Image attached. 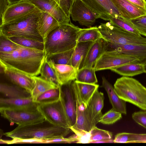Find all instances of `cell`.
<instances>
[{"label":"cell","instance_id":"6da1fadb","mask_svg":"<svg viewBox=\"0 0 146 146\" xmlns=\"http://www.w3.org/2000/svg\"><path fill=\"white\" fill-rule=\"evenodd\" d=\"M46 57L44 51L22 46L11 52L0 53V62L32 76H37Z\"/></svg>","mask_w":146,"mask_h":146},{"label":"cell","instance_id":"7a4b0ae2","mask_svg":"<svg viewBox=\"0 0 146 146\" xmlns=\"http://www.w3.org/2000/svg\"><path fill=\"white\" fill-rule=\"evenodd\" d=\"M82 29L70 22L60 25L51 31L44 41L46 56L74 48Z\"/></svg>","mask_w":146,"mask_h":146},{"label":"cell","instance_id":"3957f363","mask_svg":"<svg viewBox=\"0 0 146 146\" xmlns=\"http://www.w3.org/2000/svg\"><path fill=\"white\" fill-rule=\"evenodd\" d=\"M71 131L70 128L54 125L44 119L37 123L18 125L12 131L4 133V135L12 138L50 139L65 137Z\"/></svg>","mask_w":146,"mask_h":146},{"label":"cell","instance_id":"277c9868","mask_svg":"<svg viewBox=\"0 0 146 146\" xmlns=\"http://www.w3.org/2000/svg\"><path fill=\"white\" fill-rule=\"evenodd\" d=\"M114 88L120 98L146 110V88L138 81L123 76L117 80Z\"/></svg>","mask_w":146,"mask_h":146},{"label":"cell","instance_id":"5b68a950","mask_svg":"<svg viewBox=\"0 0 146 146\" xmlns=\"http://www.w3.org/2000/svg\"><path fill=\"white\" fill-rule=\"evenodd\" d=\"M39 13L17 22L0 26V32L8 37H23L44 42V40L37 29V20Z\"/></svg>","mask_w":146,"mask_h":146},{"label":"cell","instance_id":"8992f818","mask_svg":"<svg viewBox=\"0 0 146 146\" xmlns=\"http://www.w3.org/2000/svg\"><path fill=\"white\" fill-rule=\"evenodd\" d=\"M98 28L106 41L120 44L146 45V38L116 27L110 22L101 23Z\"/></svg>","mask_w":146,"mask_h":146},{"label":"cell","instance_id":"52a82bcc","mask_svg":"<svg viewBox=\"0 0 146 146\" xmlns=\"http://www.w3.org/2000/svg\"><path fill=\"white\" fill-rule=\"evenodd\" d=\"M41 11L28 0L8 5L0 18V26L17 22Z\"/></svg>","mask_w":146,"mask_h":146},{"label":"cell","instance_id":"ba28073f","mask_svg":"<svg viewBox=\"0 0 146 146\" xmlns=\"http://www.w3.org/2000/svg\"><path fill=\"white\" fill-rule=\"evenodd\" d=\"M38 111L44 119L51 123L66 128L71 127L66 114L60 98L48 103L38 104Z\"/></svg>","mask_w":146,"mask_h":146},{"label":"cell","instance_id":"9c48e42d","mask_svg":"<svg viewBox=\"0 0 146 146\" xmlns=\"http://www.w3.org/2000/svg\"><path fill=\"white\" fill-rule=\"evenodd\" d=\"M1 116L18 125L38 123L44 118L38 111L29 109L0 108Z\"/></svg>","mask_w":146,"mask_h":146},{"label":"cell","instance_id":"30bf717a","mask_svg":"<svg viewBox=\"0 0 146 146\" xmlns=\"http://www.w3.org/2000/svg\"><path fill=\"white\" fill-rule=\"evenodd\" d=\"M75 83V80H73L60 86V99L71 127L76 120Z\"/></svg>","mask_w":146,"mask_h":146},{"label":"cell","instance_id":"8fae6325","mask_svg":"<svg viewBox=\"0 0 146 146\" xmlns=\"http://www.w3.org/2000/svg\"><path fill=\"white\" fill-rule=\"evenodd\" d=\"M133 62L140 63L139 60L135 57L113 52L105 51L97 60L94 67L96 71L110 70L125 64Z\"/></svg>","mask_w":146,"mask_h":146},{"label":"cell","instance_id":"7c38bea8","mask_svg":"<svg viewBox=\"0 0 146 146\" xmlns=\"http://www.w3.org/2000/svg\"><path fill=\"white\" fill-rule=\"evenodd\" d=\"M72 20L78 22L82 25L90 28L100 18L81 0H75L72 5L70 13Z\"/></svg>","mask_w":146,"mask_h":146},{"label":"cell","instance_id":"4fadbf2b","mask_svg":"<svg viewBox=\"0 0 146 146\" xmlns=\"http://www.w3.org/2000/svg\"><path fill=\"white\" fill-rule=\"evenodd\" d=\"M0 62L1 73H3L6 78L11 83L25 89L31 94L35 86L32 76L7 67Z\"/></svg>","mask_w":146,"mask_h":146},{"label":"cell","instance_id":"5bb4252c","mask_svg":"<svg viewBox=\"0 0 146 146\" xmlns=\"http://www.w3.org/2000/svg\"><path fill=\"white\" fill-rule=\"evenodd\" d=\"M81 0L98 15L100 18L104 20L110 21L111 17H124L111 0Z\"/></svg>","mask_w":146,"mask_h":146},{"label":"cell","instance_id":"9a60e30c","mask_svg":"<svg viewBox=\"0 0 146 146\" xmlns=\"http://www.w3.org/2000/svg\"><path fill=\"white\" fill-rule=\"evenodd\" d=\"M106 51L113 52L135 57L140 63H146V45L120 44L106 41Z\"/></svg>","mask_w":146,"mask_h":146},{"label":"cell","instance_id":"2e32d148","mask_svg":"<svg viewBox=\"0 0 146 146\" xmlns=\"http://www.w3.org/2000/svg\"><path fill=\"white\" fill-rule=\"evenodd\" d=\"M103 93L97 89L88 102L86 107V114L90 131L99 122L102 114L104 106Z\"/></svg>","mask_w":146,"mask_h":146},{"label":"cell","instance_id":"e0dca14e","mask_svg":"<svg viewBox=\"0 0 146 146\" xmlns=\"http://www.w3.org/2000/svg\"><path fill=\"white\" fill-rule=\"evenodd\" d=\"M74 91L76 102V120L75 125L70 129L74 133L90 132L86 112L87 105L81 98L76 82Z\"/></svg>","mask_w":146,"mask_h":146},{"label":"cell","instance_id":"ac0fdd59","mask_svg":"<svg viewBox=\"0 0 146 146\" xmlns=\"http://www.w3.org/2000/svg\"><path fill=\"white\" fill-rule=\"evenodd\" d=\"M42 11L50 14L58 22L60 25L67 24L70 19L59 5L53 0H28Z\"/></svg>","mask_w":146,"mask_h":146},{"label":"cell","instance_id":"d6986e66","mask_svg":"<svg viewBox=\"0 0 146 146\" xmlns=\"http://www.w3.org/2000/svg\"><path fill=\"white\" fill-rule=\"evenodd\" d=\"M38 104L33 101L31 96L24 98H0V108L38 110Z\"/></svg>","mask_w":146,"mask_h":146},{"label":"cell","instance_id":"ffe728a7","mask_svg":"<svg viewBox=\"0 0 146 146\" xmlns=\"http://www.w3.org/2000/svg\"><path fill=\"white\" fill-rule=\"evenodd\" d=\"M38 31L44 40L48 35L60 25L57 21L48 13L42 11L38 15Z\"/></svg>","mask_w":146,"mask_h":146},{"label":"cell","instance_id":"44dd1931","mask_svg":"<svg viewBox=\"0 0 146 146\" xmlns=\"http://www.w3.org/2000/svg\"><path fill=\"white\" fill-rule=\"evenodd\" d=\"M106 41L103 38L94 41L90 46L83 67H94L97 60L106 51Z\"/></svg>","mask_w":146,"mask_h":146},{"label":"cell","instance_id":"7402d4cb","mask_svg":"<svg viewBox=\"0 0 146 146\" xmlns=\"http://www.w3.org/2000/svg\"><path fill=\"white\" fill-rule=\"evenodd\" d=\"M124 17L133 19L146 15V10L133 4L128 0H111Z\"/></svg>","mask_w":146,"mask_h":146},{"label":"cell","instance_id":"603a6c76","mask_svg":"<svg viewBox=\"0 0 146 146\" xmlns=\"http://www.w3.org/2000/svg\"><path fill=\"white\" fill-rule=\"evenodd\" d=\"M48 62L56 73L60 86L75 80L78 70L72 65L57 64Z\"/></svg>","mask_w":146,"mask_h":146},{"label":"cell","instance_id":"cb8c5ba5","mask_svg":"<svg viewBox=\"0 0 146 146\" xmlns=\"http://www.w3.org/2000/svg\"><path fill=\"white\" fill-rule=\"evenodd\" d=\"M102 86L107 92L112 108L121 114H126V102L119 97L114 88L104 76L102 77Z\"/></svg>","mask_w":146,"mask_h":146},{"label":"cell","instance_id":"d4e9b609","mask_svg":"<svg viewBox=\"0 0 146 146\" xmlns=\"http://www.w3.org/2000/svg\"><path fill=\"white\" fill-rule=\"evenodd\" d=\"M94 41L77 42L72 57V65L78 70L83 67L88 50Z\"/></svg>","mask_w":146,"mask_h":146},{"label":"cell","instance_id":"484cf974","mask_svg":"<svg viewBox=\"0 0 146 146\" xmlns=\"http://www.w3.org/2000/svg\"><path fill=\"white\" fill-rule=\"evenodd\" d=\"M0 92L4 98H13L31 97V94L25 89L13 84L1 83Z\"/></svg>","mask_w":146,"mask_h":146},{"label":"cell","instance_id":"4316f807","mask_svg":"<svg viewBox=\"0 0 146 146\" xmlns=\"http://www.w3.org/2000/svg\"><path fill=\"white\" fill-rule=\"evenodd\" d=\"M144 65L139 62L125 64L110 70L125 76H133L145 73Z\"/></svg>","mask_w":146,"mask_h":146},{"label":"cell","instance_id":"83f0119b","mask_svg":"<svg viewBox=\"0 0 146 146\" xmlns=\"http://www.w3.org/2000/svg\"><path fill=\"white\" fill-rule=\"evenodd\" d=\"M32 77L34 80L35 86L31 94V96L34 102H36L37 98L44 92L60 86L53 82L42 78L40 76H33Z\"/></svg>","mask_w":146,"mask_h":146},{"label":"cell","instance_id":"f1b7e54d","mask_svg":"<svg viewBox=\"0 0 146 146\" xmlns=\"http://www.w3.org/2000/svg\"><path fill=\"white\" fill-rule=\"evenodd\" d=\"M114 143H146V134L123 132L116 134Z\"/></svg>","mask_w":146,"mask_h":146},{"label":"cell","instance_id":"f546056e","mask_svg":"<svg viewBox=\"0 0 146 146\" xmlns=\"http://www.w3.org/2000/svg\"><path fill=\"white\" fill-rule=\"evenodd\" d=\"M95 67H84L77 72L76 81L90 84H96L98 80Z\"/></svg>","mask_w":146,"mask_h":146},{"label":"cell","instance_id":"4dcf8cb0","mask_svg":"<svg viewBox=\"0 0 146 146\" xmlns=\"http://www.w3.org/2000/svg\"><path fill=\"white\" fill-rule=\"evenodd\" d=\"M81 98L87 105L88 103L99 86L96 84H90L76 81Z\"/></svg>","mask_w":146,"mask_h":146},{"label":"cell","instance_id":"1f68e13d","mask_svg":"<svg viewBox=\"0 0 146 146\" xmlns=\"http://www.w3.org/2000/svg\"><path fill=\"white\" fill-rule=\"evenodd\" d=\"M102 38L98 27H91L87 29H82L78 35L77 41V42L94 41Z\"/></svg>","mask_w":146,"mask_h":146},{"label":"cell","instance_id":"d6a6232c","mask_svg":"<svg viewBox=\"0 0 146 146\" xmlns=\"http://www.w3.org/2000/svg\"><path fill=\"white\" fill-rule=\"evenodd\" d=\"M74 48L46 56L48 61L57 64L72 65V57Z\"/></svg>","mask_w":146,"mask_h":146},{"label":"cell","instance_id":"836d02e7","mask_svg":"<svg viewBox=\"0 0 146 146\" xmlns=\"http://www.w3.org/2000/svg\"><path fill=\"white\" fill-rule=\"evenodd\" d=\"M110 23L113 25L123 30L137 35H141L130 19L121 16L110 17Z\"/></svg>","mask_w":146,"mask_h":146},{"label":"cell","instance_id":"e575fe53","mask_svg":"<svg viewBox=\"0 0 146 146\" xmlns=\"http://www.w3.org/2000/svg\"><path fill=\"white\" fill-rule=\"evenodd\" d=\"M9 39L22 46L38 50H44V43L37 40L21 37L11 36Z\"/></svg>","mask_w":146,"mask_h":146},{"label":"cell","instance_id":"d590c367","mask_svg":"<svg viewBox=\"0 0 146 146\" xmlns=\"http://www.w3.org/2000/svg\"><path fill=\"white\" fill-rule=\"evenodd\" d=\"M40 74L42 78L59 85L56 73L47 61L46 57L41 66Z\"/></svg>","mask_w":146,"mask_h":146},{"label":"cell","instance_id":"8d00e7d4","mask_svg":"<svg viewBox=\"0 0 146 146\" xmlns=\"http://www.w3.org/2000/svg\"><path fill=\"white\" fill-rule=\"evenodd\" d=\"M60 96V86L58 88L48 90L40 95L36 102L42 104L53 102L59 100Z\"/></svg>","mask_w":146,"mask_h":146},{"label":"cell","instance_id":"74e56055","mask_svg":"<svg viewBox=\"0 0 146 146\" xmlns=\"http://www.w3.org/2000/svg\"><path fill=\"white\" fill-rule=\"evenodd\" d=\"M21 46L0 32V53L11 52L18 49Z\"/></svg>","mask_w":146,"mask_h":146},{"label":"cell","instance_id":"f35d334b","mask_svg":"<svg viewBox=\"0 0 146 146\" xmlns=\"http://www.w3.org/2000/svg\"><path fill=\"white\" fill-rule=\"evenodd\" d=\"M121 113L113 108L102 115L99 121V122L104 124H112L122 118Z\"/></svg>","mask_w":146,"mask_h":146},{"label":"cell","instance_id":"ab89813d","mask_svg":"<svg viewBox=\"0 0 146 146\" xmlns=\"http://www.w3.org/2000/svg\"><path fill=\"white\" fill-rule=\"evenodd\" d=\"M90 134V142L92 141L112 138V137L111 132L99 129L96 126L94 127L91 130Z\"/></svg>","mask_w":146,"mask_h":146},{"label":"cell","instance_id":"60d3db41","mask_svg":"<svg viewBox=\"0 0 146 146\" xmlns=\"http://www.w3.org/2000/svg\"><path fill=\"white\" fill-rule=\"evenodd\" d=\"M11 140L0 139L1 144H13L21 143H45L46 139L36 138H14Z\"/></svg>","mask_w":146,"mask_h":146},{"label":"cell","instance_id":"b9f144b4","mask_svg":"<svg viewBox=\"0 0 146 146\" xmlns=\"http://www.w3.org/2000/svg\"><path fill=\"white\" fill-rule=\"evenodd\" d=\"M130 20L140 35L146 37V15Z\"/></svg>","mask_w":146,"mask_h":146},{"label":"cell","instance_id":"7bdbcfd3","mask_svg":"<svg viewBox=\"0 0 146 146\" xmlns=\"http://www.w3.org/2000/svg\"><path fill=\"white\" fill-rule=\"evenodd\" d=\"M60 7L66 15L70 18L71 8L74 3L73 0H53Z\"/></svg>","mask_w":146,"mask_h":146},{"label":"cell","instance_id":"ee69618b","mask_svg":"<svg viewBox=\"0 0 146 146\" xmlns=\"http://www.w3.org/2000/svg\"><path fill=\"white\" fill-rule=\"evenodd\" d=\"M132 118L136 122L146 129V110L134 112Z\"/></svg>","mask_w":146,"mask_h":146},{"label":"cell","instance_id":"f6af8a7d","mask_svg":"<svg viewBox=\"0 0 146 146\" xmlns=\"http://www.w3.org/2000/svg\"><path fill=\"white\" fill-rule=\"evenodd\" d=\"M78 139L76 137L75 134L70 136L68 138L62 137L50 139H46L45 143H77Z\"/></svg>","mask_w":146,"mask_h":146},{"label":"cell","instance_id":"bcb514c9","mask_svg":"<svg viewBox=\"0 0 146 146\" xmlns=\"http://www.w3.org/2000/svg\"><path fill=\"white\" fill-rule=\"evenodd\" d=\"M133 4L146 10V1L145 0H128Z\"/></svg>","mask_w":146,"mask_h":146},{"label":"cell","instance_id":"7dc6e473","mask_svg":"<svg viewBox=\"0 0 146 146\" xmlns=\"http://www.w3.org/2000/svg\"><path fill=\"white\" fill-rule=\"evenodd\" d=\"M8 6V0H0V18Z\"/></svg>","mask_w":146,"mask_h":146},{"label":"cell","instance_id":"c3c4849f","mask_svg":"<svg viewBox=\"0 0 146 146\" xmlns=\"http://www.w3.org/2000/svg\"><path fill=\"white\" fill-rule=\"evenodd\" d=\"M113 143V139L112 138L100 140L97 141H92L90 143Z\"/></svg>","mask_w":146,"mask_h":146},{"label":"cell","instance_id":"681fc988","mask_svg":"<svg viewBox=\"0 0 146 146\" xmlns=\"http://www.w3.org/2000/svg\"><path fill=\"white\" fill-rule=\"evenodd\" d=\"M21 0H8V5L17 3Z\"/></svg>","mask_w":146,"mask_h":146},{"label":"cell","instance_id":"f907efd6","mask_svg":"<svg viewBox=\"0 0 146 146\" xmlns=\"http://www.w3.org/2000/svg\"><path fill=\"white\" fill-rule=\"evenodd\" d=\"M4 135V133L3 131V130L1 129H0V139H1L2 136Z\"/></svg>","mask_w":146,"mask_h":146},{"label":"cell","instance_id":"816d5d0a","mask_svg":"<svg viewBox=\"0 0 146 146\" xmlns=\"http://www.w3.org/2000/svg\"><path fill=\"white\" fill-rule=\"evenodd\" d=\"M145 73H146V63L144 65Z\"/></svg>","mask_w":146,"mask_h":146},{"label":"cell","instance_id":"f5cc1de1","mask_svg":"<svg viewBox=\"0 0 146 146\" xmlns=\"http://www.w3.org/2000/svg\"><path fill=\"white\" fill-rule=\"evenodd\" d=\"M75 0H73V1H74H74H75Z\"/></svg>","mask_w":146,"mask_h":146},{"label":"cell","instance_id":"db71d44e","mask_svg":"<svg viewBox=\"0 0 146 146\" xmlns=\"http://www.w3.org/2000/svg\"></svg>","mask_w":146,"mask_h":146}]
</instances>
